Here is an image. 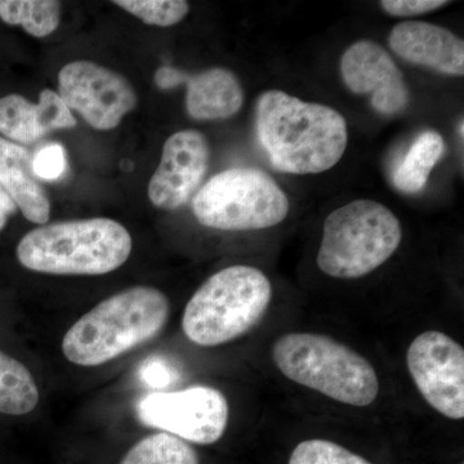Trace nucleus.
<instances>
[{
  "instance_id": "f257e3e1",
  "label": "nucleus",
  "mask_w": 464,
  "mask_h": 464,
  "mask_svg": "<svg viewBox=\"0 0 464 464\" xmlns=\"http://www.w3.org/2000/svg\"><path fill=\"white\" fill-rule=\"evenodd\" d=\"M259 142L277 170L317 174L334 167L346 152V119L331 106L304 102L271 90L257 102Z\"/></svg>"
},
{
  "instance_id": "f03ea898",
  "label": "nucleus",
  "mask_w": 464,
  "mask_h": 464,
  "mask_svg": "<svg viewBox=\"0 0 464 464\" xmlns=\"http://www.w3.org/2000/svg\"><path fill=\"white\" fill-rule=\"evenodd\" d=\"M169 301L152 286H133L106 298L66 332L63 353L72 364L99 366L141 346L163 331Z\"/></svg>"
},
{
  "instance_id": "7ed1b4c3",
  "label": "nucleus",
  "mask_w": 464,
  "mask_h": 464,
  "mask_svg": "<svg viewBox=\"0 0 464 464\" xmlns=\"http://www.w3.org/2000/svg\"><path fill=\"white\" fill-rule=\"evenodd\" d=\"M132 237L110 218L43 225L27 232L17 246L24 267L51 275H105L123 266Z\"/></svg>"
},
{
  "instance_id": "20e7f679",
  "label": "nucleus",
  "mask_w": 464,
  "mask_h": 464,
  "mask_svg": "<svg viewBox=\"0 0 464 464\" xmlns=\"http://www.w3.org/2000/svg\"><path fill=\"white\" fill-rule=\"evenodd\" d=\"M273 360L288 380L342 404L364 408L380 393L371 362L329 335L286 333L275 342Z\"/></svg>"
},
{
  "instance_id": "39448f33",
  "label": "nucleus",
  "mask_w": 464,
  "mask_h": 464,
  "mask_svg": "<svg viewBox=\"0 0 464 464\" xmlns=\"http://www.w3.org/2000/svg\"><path fill=\"white\" fill-rule=\"evenodd\" d=\"M271 298L273 285L261 270L230 266L194 293L183 313V333L201 347L227 343L261 322Z\"/></svg>"
},
{
  "instance_id": "423d86ee",
  "label": "nucleus",
  "mask_w": 464,
  "mask_h": 464,
  "mask_svg": "<svg viewBox=\"0 0 464 464\" xmlns=\"http://www.w3.org/2000/svg\"><path fill=\"white\" fill-rule=\"evenodd\" d=\"M401 239L392 210L380 201L353 200L324 221L317 267L335 279H359L389 261Z\"/></svg>"
},
{
  "instance_id": "0eeeda50",
  "label": "nucleus",
  "mask_w": 464,
  "mask_h": 464,
  "mask_svg": "<svg viewBox=\"0 0 464 464\" xmlns=\"http://www.w3.org/2000/svg\"><path fill=\"white\" fill-rule=\"evenodd\" d=\"M192 209L207 227L264 230L282 224L289 200L270 174L257 168H232L216 174L195 194Z\"/></svg>"
},
{
  "instance_id": "6e6552de",
  "label": "nucleus",
  "mask_w": 464,
  "mask_h": 464,
  "mask_svg": "<svg viewBox=\"0 0 464 464\" xmlns=\"http://www.w3.org/2000/svg\"><path fill=\"white\" fill-rule=\"evenodd\" d=\"M136 411L146 426L199 445L221 440L230 417L224 393L208 386L149 393L140 400Z\"/></svg>"
},
{
  "instance_id": "1a4fd4ad",
  "label": "nucleus",
  "mask_w": 464,
  "mask_h": 464,
  "mask_svg": "<svg viewBox=\"0 0 464 464\" xmlns=\"http://www.w3.org/2000/svg\"><path fill=\"white\" fill-rule=\"evenodd\" d=\"M406 364L423 399L449 420L464 418V350L450 335L420 333L406 351Z\"/></svg>"
},
{
  "instance_id": "9d476101",
  "label": "nucleus",
  "mask_w": 464,
  "mask_h": 464,
  "mask_svg": "<svg viewBox=\"0 0 464 464\" xmlns=\"http://www.w3.org/2000/svg\"><path fill=\"white\" fill-rule=\"evenodd\" d=\"M58 96L100 130L118 127L139 101L127 78L91 61H74L61 69Z\"/></svg>"
},
{
  "instance_id": "9b49d317",
  "label": "nucleus",
  "mask_w": 464,
  "mask_h": 464,
  "mask_svg": "<svg viewBox=\"0 0 464 464\" xmlns=\"http://www.w3.org/2000/svg\"><path fill=\"white\" fill-rule=\"evenodd\" d=\"M210 150L198 130L174 133L164 143L160 164L149 183V198L161 209H179L190 201L206 177Z\"/></svg>"
},
{
  "instance_id": "f8f14e48",
  "label": "nucleus",
  "mask_w": 464,
  "mask_h": 464,
  "mask_svg": "<svg viewBox=\"0 0 464 464\" xmlns=\"http://www.w3.org/2000/svg\"><path fill=\"white\" fill-rule=\"evenodd\" d=\"M341 72L348 90L371 94L372 106L380 114L396 115L408 105L404 75L378 43L359 41L350 45L342 56Z\"/></svg>"
},
{
  "instance_id": "ddd939ff",
  "label": "nucleus",
  "mask_w": 464,
  "mask_h": 464,
  "mask_svg": "<svg viewBox=\"0 0 464 464\" xmlns=\"http://www.w3.org/2000/svg\"><path fill=\"white\" fill-rule=\"evenodd\" d=\"M160 90L188 85L186 109L198 121H217L239 112L244 103V91L237 76L224 67H213L200 74H186L172 66L160 67L155 74Z\"/></svg>"
},
{
  "instance_id": "4468645a",
  "label": "nucleus",
  "mask_w": 464,
  "mask_h": 464,
  "mask_svg": "<svg viewBox=\"0 0 464 464\" xmlns=\"http://www.w3.org/2000/svg\"><path fill=\"white\" fill-rule=\"evenodd\" d=\"M391 50L408 63L441 74H464V42L447 27L406 21L391 30Z\"/></svg>"
},
{
  "instance_id": "2eb2a0df",
  "label": "nucleus",
  "mask_w": 464,
  "mask_h": 464,
  "mask_svg": "<svg viewBox=\"0 0 464 464\" xmlns=\"http://www.w3.org/2000/svg\"><path fill=\"white\" fill-rule=\"evenodd\" d=\"M72 110L58 93L43 90L39 102L18 94L0 99V133L21 143H33L56 130L75 127Z\"/></svg>"
},
{
  "instance_id": "dca6fc26",
  "label": "nucleus",
  "mask_w": 464,
  "mask_h": 464,
  "mask_svg": "<svg viewBox=\"0 0 464 464\" xmlns=\"http://www.w3.org/2000/svg\"><path fill=\"white\" fill-rule=\"evenodd\" d=\"M0 185L34 224H47L51 203L34 174L33 158L16 143L0 139Z\"/></svg>"
},
{
  "instance_id": "f3484780",
  "label": "nucleus",
  "mask_w": 464,
  "mask_h": 464,
  "mask_svg": "<svg viewBox=\"0 0 464 464\" xmlns=\"http://www.w3.org/2000/svg\"><path fill=\"white\" fill-rule=\"evenodd\" d=\"M444 150L445 142L441 134L436 130L420 133L396 168L393 174L396 188L405 194H417L423 190Z\"/></svg>"
},
{
  "instance_id": "a211bd4d",
  "label": "nucleus",
  "mask_w": 464,
  "mask_h": 464,
  "mask_svg": "<svg viewBox=\"0 0 464 464\" xmlns=\"http://www.w3.org/2000/svg\"><path fill=\"white\" fill-rule=\"evenodd\" d=\"M38 402V386L29 369L0 350V413L29 414Z\"/></svg>"
},
{
  "instance_id": "6ab92c4d",
  "label": "nucleus",
  "mask_w": 464,
  "mask_h": 464,
  "mask_svg": "<svg viewBox=\"0 0 464 464\" xmlns=\"http://www.w3.org/2000/svg\"><path fill=\"white\" fill-rule=\"evenodd\" d=\"M0 18L20 25L30 35L44 38L60 25L61 3L56 0H0Z\"/></svg>"
},
{
  "instance_id": "aec40b11",
  "label": "nucleus",
  "mask_w": 464,
  "mask_h": 464,
  "mask_svg": "<svg viewBox=\"0 0 464 464\" xmlns=\"http://www.w3.org/2000/svg\"><path fill=\"white\" fill-rule=\"evenodd\" d=\"M121 464H200V459L188 442L167 432H157L133 445Z\"/></svg>"
},
{
  "instance_id": "412c9836",
  "label": "nucleus",
  "mask_w": 464,
  "mask_h": 464,
  "mask_svg": "<svg viewBox=\"0 0 464 464\" xmlns=\"http://www.w3.org/2000/svg\"><path fill=\"white\" fill-rule=\"evenodd\" d=\"M114 5L148 25L160 27L181 23L190 11V5L185 0H115Z\"/></svg>"
},
{
  "instance_id": "4be33fe9",
  "label": "nucleus",
  "mask_w": 464,
  "mask_h": 464,
  "mask_svg": "<svg viewBox=\"0 0 464 464\" xmlns=\"http://www.w3.org/2000/svg\"><path fill=\"white\" fill-rule=\"evenodd\" d=\"M288 464H373L329 440H306L292 451Z\"/></svg>"
},
{
  "instance_id": "5701e85b",
  "label": "nucleus",
  "mask_w": 464,
  "mask_h": 464,
  "mask_svg": "<svg viewBox=\"0 0 464 464\" xmlns=\"http://www.w3.org/2000/svg\"><path fill=\"white\" fill-rule=\"evenodd\" d=\"M66 151L60 143H51L33 158V170L38 179L54 181L65 173Z\"/></svg>"
},
{
  "instance_id": "b1692460",
  "label": "nucleus",
  "mask_w": 464,
  "mask_h": 464,
  "mask_svg": "<svg viewBox=\"0 0 464 464\" xmlns=\"http://www.w3.org/2000/svg\"><path fill=\"white\" fill-rule=\"evenodd\" d=\"M447 0H383L381 7L393 17H413L448 5Z\"/></svg>"
},
{
  "instance_id": "393cba45",
  "label": "nucleus",
  "mask_w": 464,
  "mask_h": 464,
  "mask_svg": "<svg viewBox=\"0 0 464 464\" xmlns=\"http://www.w3.org/2000/svg\"><path fill=\"white\" fill-rule=\"evenodd\" d=\"M139 377L146 386H166L170 378L169 369H168L163 360L159 359V357H152V359L143 362V364L140 366Z\"/></svg>"
},
{
  "instance_id": "a878e982",
  "label": "nucleus",
  "mask_w": 464,
  "mask_h": 464,
  "mask_svg": "<svg viewBox=\"0 0 464 464\" xmlns=\"http://www.w3.org/2000/svg\"><path fill=\"white\" fill-rule=\"evenodd\" d=\"M16 212V204L9 197L8 192L0 185V230L7 224L8 217Z\"/></svg>"
},
{
  "instance_id": "bb28decb",
  "label": "nucleus",
  "mask_w": 464,
  "mask_h": 464,
  "mask_svg": "<svg viewBox=\"0 0 464 464\" xmlns=\"http://www.w3.org/2000/svg\"><path fill=\"white\" fill-rule=\"evenodd\" d=\"M460 136H464L463 121H460Z\"/></svg>"
},
{
  "instance_id": "cd10ccee",
  "label": "nucleus",
  "mask_w": 464,
  "mask_h": 464,
  "mask_svg": "<svg viewBox=\"0 0 464 464\" xmlns=\"http://www.w3.org/2000/svg\"><path fill=\"white\" fill-rule=\"evenodd\" d=\"M460 464H463V463H460Z\"/></svg>"
}]
</instances>
